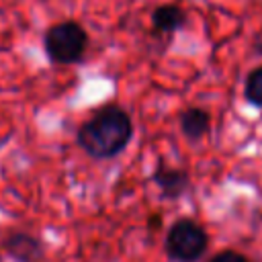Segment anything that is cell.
<instances>
[{
  "label": "cell",
  "mask_w": 262,
  "mask_h": 262,
  "mask_svg": "<svg viewBox=\"0 0 262 262\" xmlns=\"http://www.w3.org/2000/svg\"><path fill=\"white\" fill-rule=\"evenodd\" d=\"M133 125L129 115L119 106H104L78 129L80 147L98 160L121 154L131 141Z\"/></svg>",
  "instance_id": "cell-1"
},
{
  "label": "cell",
  "mask_w": 262,
  "mask_h": 262,
  "mask_svg": "<svg viewBox=\"0 0 262 262\" xmlns=\"http://www.w3.org/2000/svg\"><path fill=\"white\" fill-rule=\"evenodd\" d=\"M45 53L53 63L66 66L82 59L88 47V35L76 20H61L47 29L43 37Z\"/></svg>",
  "instance_id": "cell-2"
},
{
  "label": "cell",
  "mask_w": 262,
  "mask_h": 262,
  "mask_svg": "<svg viewBox=\"0 0 262 262\" xmlns=\"http://www.w3.org/2000/svg\"><path fill=\"white\" fill-rule=\"evenodd\" d=\"M207 233L190 219L176 221L166 235V252L174 262H196L207 250Z\"/></svg>",
  "instance_id": "cell-3"
},
{
  "label": "cell",
  "mask_w": 262,
  "mask_h": 262,
  "mask_svg": "<svg viewBox=\"0 0 262 262\" xmlns=\"http://www.w3.org/2000/svg\"><path fill=\"white\" fill-rule=\"evenodd\" d=\"M151 180L158 184L164 199H178L188 188V174L180 168H170L166 164L158 166Z\"/></svg>",
  "instance_id": "cell-4"
},
{
  "label": "cell",
  "mask_w": 262,
  "mask_h": 262,
  "mask_svg": "<svg viewBox=\"0 0 262 262\" xmlns=\"http://www.w3.org/2000/svg\"><path fill=\"white\" fill-rule=\"evenodd\" d=\"M186 23V14L178 4H160L151 12V29L158 35H172L182 29Z\"/></svg>",
  "instance_id": "cell-5"
},
{
  "label": "cell",
  "mask_w": 262,
  "mask_h": 262,
  "mask_svg": "<svg viewBox=\"0 0 262 262\" xmlns=\"http://www.w3.org/2000/svg\"><path fill=\"white\" fill-rule=\"evenodd\" d=\"M4 250L18 262H37L43 256L41 244L33 235L20 231L8 235V239L4 242Z\"/></svg>",
  "instance_id": "cell-6"
},
{
  "label": "cell",
  "mask_w": 262,
  "mask_h": 262,
  "mask_svg": "<svg viewBox=\"0 0 262 262\" xmlns=\"http://www.w3.org/2000/svg\"><path fill=\"white\" fill-rule=\"evenodd\" d=\"M209 123H211V117L203 108H188L180 115V129L192 141L201 139L209 131Z\"/></svg>",
  "instance_id": "cell-7"
},
{
  "label": "cell",
  "mask_w": 262,
  "mask_h": 262,
  "mask_svg": "<svg viewBox=\"0 0 262 262\" xmlns=\"http://www.w3.org/2000/svg\"><path fill=\"white\" fill-rule=\"evenodd\" d=\"M244 92H246V98H248L250 104L262 106V66L248 74Z\"/></svg>",
  "instance_id": "cell-8"
},
{
  "label": "cell",
  "mask_w": 262,
  "mask_h": 262,
  "mask_svg": "<svg viewBox=\"0 0 262 262\" xmlns=\"http://www.w3.org/2000/svg\"><path fill=\"white\" fill-rule=\"evenodd\" d=\"M211 262H248V258L233 250H225V252H219L217 256H213Z\"/></svg>",
  "instance_id": "cell-9"
}]
</instances>
